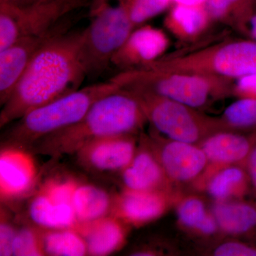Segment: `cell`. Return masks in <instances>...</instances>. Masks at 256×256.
<instances>
[{
  "instance_id": "cell-22",
  "label": "cell",
  "mask_w": 256,
  "mask_h": 256,
  "mask_svg": "<svg viewBox=\"0 0 256 256\" xmlns=\"http://www.w3.org/2000/svg\"><path fill=\"white\" fill-rule=\"evenodd\" d=\"M28 212L32 222L41 228H74L78 224L73 205L56 203L42 190L32 198Z\"/></svg>"
},
{
  "instance_id": "cell-28",
  "label": "cell",
  "mask_w": 256,
  "mask_h": 256,
  "mask_svg": "<svg viewBox=\"0 0 256 256\" xmlns=\"http://www.w3.org/2000/svg\"><path fill=\"white\" fill-rule=\"evenodd\" d=\"M12 256H45L42 248L41 228L25 226L16 230L12 244Z\"/></svg>"
},
{
  "instance_id": "cell-32",
  "label": "cell",
  "mask_w": 256,
  "mask_h": 256,
  "mask_svg": "<svg viewBox=\"0 0 256 256\" xmlns=\"http://www.w3.org/2000/svg\"><path fill=\"white\" fill-rule=\"evenodd\" d=\"M252 149L246 162L245 168L250 180V188L254 196V202L256 203V130L252 131Z\"/></svg>"
},
{
  "instance_id": "cell-33",
  "label": "cell",
  "mask_w": 256,
  "mask_h": 256,
  "mask_svg": "<svg viewBox=\"0 0 256 256\" xmlns=\"http://www.w3.org/2000/svg\"><path fill=\"white\" fill-rule=\"evenodd\" d=\"M240 32L247 38H252L256 41V8Z\"/></svg>"
},
{
  "instance_id": "cell-4",
  "label": "cell",
  "mask_w": 256,
  "mask_h": 256,
  "mask_svg": "<svg viewBox=\"0 0 256 256\" xmlns=\"http://www.w3.org/2000/svg\"><path fill=\"white\" fill-rule=\"evenodd\" d=\"M110 79L121 88L143 89L198 110L233 96V80L205 74L142 68L120 72Z\"/></svg>"
},
{
  "instance_id": "cell-35",
  "label": "cell",
  "mask_w": 256,
  "mask_h": 256,
  "mask_svg": "<svg viewBox=\"0 0 256 256\" xmlns=\"http://www.w3.org/2000/svg\"><path fill=\"white\" fill-rule=\"evenodd\" d=\"M172 1L173 4L200 6V5H204L206 0H172Z\"/></svg>"
},
{
  "instance_id": "cell-17",
  "label": "cell",
  "mask_w": 256,
  "mask_h": 256,
  "mask_svg": "<svg viewBox=\"0 0 256 256\" xmlns=\"http://www.w3.org/2000/svg\"><path fill=\"white\" fill-rule=\"evenodd\" d=\"M128 227L117 217L110 215L88 223H78L74 228L85 240L88 255L105 256L124 246Z\"/></svg>"
},
{
  "instance_id": "cell-8",
  "label": "cell",
  "mask_w": 256,
  "mask_h": 256,
  "mask_svg": "<svg viewBox=\"0 0 256 256\" xmlns=\"http://www.w3.org/2000/svg\"><path fill=\"white\" fill-rule=\"evenodd\" d=\"M72 11L56 0H0V50L22 37L47 33Z\"/></svg>"
},
{
  "instance_id": "cell-26",
  "label": "cell",
  "mask_w": 256,
  "mask_h": 256,
  "mask_svg": "<svg viewBox=\"0 0 256 256\" xmlns=\"http://www.w3.org/2000/svg\"><path fill=\"white\" fill-rule=\"evenodd\" d=\"M224 130L250 132L256 130V99L238 98L218 117Z\"/></svg>"
},
{
  "instance_id": "cell-9",
  "label": "cell",
  "mask_w": 256,
  "mask_h": 256,
  "mask_svg": "<svg viewBox=\"0 0 256 256\" xmlns=\"http://www.w3.org/2000/svg\"><path fill=\"white\" fill-rule=\"evenodd\" d=\"M146 136L148 142L170 182L176 188L192 186L201 178L207 166V159L201 146L175 140L154 131Z\"/></svg>"
},
{
  "instance_id": "cell-27",
  "label": "cell",
  "mask_w": 256,
  "mask_h": 256,
  "mask_svg": "<svg viewBox=\"0 0 256 256\" xmlns=\"http://www.w3.org/2000/svg\"><path fill=\"white\" fill-rule=\"evenodd\" d=\"M124 8L134 28L164 12L173 4L172 0H117Z\"/></svg>"
},
{
  "instance_id": "cell-6",
  "label": "cell",
  "mask_w": 256,
  "mask_h": 256,
  "mask_svg": "<svg viewBox=\"0 0 256 256\" xmlns=\"http://www.w3.org/2000/svg\"><path fill=\"white\" fill-rule=\"evenodd\" d=\"M139 102L156 132L175 140L200 144L218 131L224 130L218 117H212L198 109L136 88H127Z\"/></svg>"
},
{
  "instance_id": "cell-5",
  "label": "cell",
  "mask_w": 256,
  "mask_h": 256,
  "mask_svg": "<svg viewBox=\"0 0 256 256\" xmlns=\"http://www.w3.org/2000/svg\"><path fill=\"white\" fill-rule=\"evenodd\" d=\"M144 68L205 74L235 80L256 74V41L225 40L175 54L164 55Z\"/></svg>"
},
{
  "instance_id": "cell-19",
  "label": "cell",
  "mask_w": 256,
  "mask_h": 256,
  "mask_svg": "<svg viewBox=\"0 0 256 256\" xmlns=\"http://www.w3.org/2000/svg\"><path fill=\"white\" fill-rule=\"evenodd\" d=\"M213 23L204 5L173 4L165 16L164 26L178 41L192 42L206 33Z\"/></svg>"
},
{
  "instance_id": "cell-13",
  "label": "cell",
  "mask_w": 256,
  "mask_h": 256,
  "mask_svg": "<svg viewBox=\"0 0 256 256\" xmlns=\"http://www.w3.org/2000/svg\"><path fill=\"white\" fill-rule=\"evenodd\" d=\"M133 134L108 136L89 142L76 153L82 168L96 172H122L137 151Z\"/></svg>"
},
{
  "instance_id": "cell-34",
  "label": "cell",
  "mask_w": 256,
  "mask_h": 256,
  "mask_svg": "<svg viewBox=\"0 0 256 256\" xmlns=\"http://www.w3.org/2000/svg\"><path fill=\"white\" fill-rule=\"evenodd\" d=\"M58 2L66 5L72 10L78 9L79 8H84L90 4L92 0H56Z\"/></svg>"
},
{
  "instance_id": "cell-18",
  "label": "cell",
  "mask_w": 256,
  "mask_h": 256,
  "mask_svg": "<svg viewBox=\"0 0 256 256\" xmlns=\"http://www.w3.org/2000/svg\"><path fill=\"white\" fill-rule=\"evenodd\" d=\"M220 235L256 240V203L244 200L214 202L210 208Z\"/></svg>"
},
{
  "instance_id": "cell-20",
  "label": "cell",
  "mask_w": 256,
  "mask_h": 256,
  "mask_svg": "<svg viewBox=\"0 0 256 256\" xmlns=\"http://www.w3.org/2000/svg\"><path fill=\"white\" fill-rule=\"evenodd\" d=\"M174 206L178 225L188 233L206 239L220 234L212 210L201 197L182 193Z\"/></svg>"
},
{
  "instance_id": "cell-31",
  "label": "cell",
  "mask_w": 256,
  "mask_h": 256,
  "mask_svg": "<svg viewBox=\"0 0 256 256\" xmlns=\"http://www.w3.org/2000/svg\"><path fill=\"white\" fill-rule=\"evenodd\" d=\"M16 230L12 224L3 220L0 224V256H12V244Z\"/></svg>"
},
{
  "instance_id": "cell-11",
  "label": "cell",
  "mask_w": 256,
  "mask_h": 256,
  "mask_svg": "<svg viewBox=\"0 0 256 256\" xmlns=\"http://www.w3.org/2000/svg\"><path fill=\"white\" fill-rule=\"evenodd\" d=\"M252 142V131L220 130L205 138L198 146L206 154V169L192 188L203 191L208 178L218 170L232 165L245 166Z\"/></svg>"
},
{
  "instance_id": "cell-25",
  "label": "cell",
  "mask_w": 256,
  "mask_h": 256,
  "mask_svg": "<svg viewBox=\"0 0 256 256\" xmlns=\"http://www.w3.org/2000/svg\"><path fill=\"white\" fill-rule=\"evenodd\" d=\"M204 6L213 22L240 32L256 8V0H206Z\"/></svg>"
},
{
  "instance_id": "cell-29",
  "label": "cell",
  "mask_w": 256,
  "mask_h": 256,
  "mask_svg": "<svg viewBox=\"0 0 256 256\" xmlns=\"http://www.w3.org/2000/svg\"><path fill=\"white\" fill-rule=\"evenodd\" d=\"M210 254L214 256H256V244L242 239H226L210 248Z\"/></svg>"
},
{
  "instance_id": "cell-1",
  "label": "cell",
  "mask_w": 256,
  "mask_h": 256,
  "mask_svg": "<svg viewBox=\"0 0 256 256\" xmlns=\"http://www.w3.org/2000/svg\"><path fill=\"white\" fill-rule=\"evenodd\" d=\"M88 77L84 32H56L38 50L0 112L4 128L80 89Z\"/></svg>"
},
{
  "instance_id": "cell-30",
  "label": "cell",
  "mask_w": 256,
  "mask_h": 256,
  "mask_svg": "<svg viewBox=\"0 0 256 256\" xmlns=\"http://www.w3.org/2000/svg\"><path fill=\"white\" fill-rule=\"evenodd\" d=\"M232 95L237 98L256 99V74L234 80Z\"/></svg>"
},
{
  "instance_id": "cell-7",
  "label": "cell",
  "mask_w": 256,
  "mask_h": 256,
  "mask_svg": "<svg viewBox=\"0 0 256 256\" xmlns=\"http://www.w3.org/2000/svg\"><path fill=\"white\" fill-rule=\"evenodd\" d=\"M89 24L84 28V52L88 76L105 72L114 54L134 26L117 0H92Z\"/></svg>"
},
{
  "instance_id": "cell-21",
  "label": "cell",
  "mask_w": 256,
  "mask_h": 256,
  "mask_svg": "<svg viewBox=\"0 0 256 256\" xmlns=\"http://www.w3.org/2000/svg\"><path fill=\"white\" fill-rule=\"evenodd\" d=\"M214 202L244 200L252 193L250 180L245 166L232 165L212 175L204 188Z\"/></svg>"
},
{
  "instance_id": "cell-3",
  "label": "cell",
  "mask_w": 256,
  "mask_h": 256,
  "mask_svg": "<svg viewBox=\"0 0 256 256\" xmlns=\"http://www.w3.org/2000/svg\"><path fill=\"white\" fill-rule=\"evenodd\" d=\"M120 88L110 79L80 88L30 111L15 121L14 126L4 133L3 148H18L28 151L38 140L78 122L96 101Z\"/></svg>"
},
{
  "instance_id": "cell-10",
  "label": "cell",
  "mask_w": 256,
  "mask_h": 256,
  "mask_svg": "<svg viewBox=\"0 0 256 256\" xmlns=\"http://www.w3.org/2000/svg\"><path fill=\"white\" fill-rule=\"evenodd\" d=\"M181 191H133L124 188L112 198L110 215L129 226L140 227L154 222L174 206Z\"/></svg>"
},
{
  "instance_id": "cell-24",
  "label": "cell",
  "mask_w": 256,
  "mask_h": 256,
  "mask_svg": "<svg viewBox=\"0 0 256 256\" xmlns=\"http://www.w3.org/2000/svg\"><path fill=\"white\" fill-rule=\"evenodd\" d=\"M41 238L45 256L88 255L85 240L74 228H41Z\"/></svg>"
},
{
  "instance_id": "cell-16",
  "label": "cell",
  "mask_w": 256,
  "mask_h": 256,
  "mask_svg": "<svg viewBox=\"0 0 256 256\" xmlns=\"http://www.w3.org/2000/svg\"><path fill=\"white\" fill-rule=\"evenodd\" d=\"M32 153L18 148H3L0 154V193L3 200L26 194L34 184L37 169Z\"/></svg>"
},
{
  "instance_id": "cell-23",
  "label": "cell",
  "mask_w": 256,
  "mask_h": 256,
  "mask_svg": "<svg viewBox=\"0 0 256 256\" xmlns=\"http://www.w3.org/2000/svg\"><path fill=\"white\" fill-rule=\"evenodd\" d=\"M112 198L102 188L92 184H78L74 192L73 206L78 223L99 220L110 213Z\"/></svg>"
},
{
  "instance_id": "cell-12",
  "label": "cell",
  "mask_w": 256,
  "mask_h": 256,
  "mask_svg": "<svg viewBox=\"0 0 256 256\" xmlns=\"http://www.w3.org/2000/svg\"><path fill=\"white\" fill-rule=\"evenodd\" d=\"M170 45L169 37L164 30L141 25L134 28L116 52L111 65L120 72L144 68L164 56Z\"/></svg>"
},
{
  "instance_id": "cell-14",
  "label": "cell",
  "mask_w": 256,
  "mask_h": 256,
  "mask_svg": "<svg viewBox=\"0 0 256 256\" xmlns=\"http://www.w3.org/2000/svg\"><path fill=\"white\" fill-rule=\"evenodd\" d=\"M140 140L132 161L121 172L124 188L133 191H181L166 176L146 134L142 133Z\"/></svg>"
},
{
  "instance_id": "cell-2",
  "label": "cell",
  "mask_w": 256,
  "mask_h": 256,
  "mask_svg": "<svg viewBox=\"0 0 256 256\" xmlns=\"http://www.w3.org/2000/svg\"><path fill=\"white\" fill-rule=\"evenodd\" d=\"M146 122L137 99L128 90L120 88L96 101L78 122L38 140L28 151L53 158L75 154L100 138L136 136Z\"/></svg>"
},
{
  "instance_id": "cell-15",
  "label": "cell",
  "mask_w": 256,
  "mask_h": 256,
  "mask_svg": "<svg viewBox=\"0 0 256 256\" xmlns=\"http://www.w3.org/2000/svg\"><path fill=\"white\" fill-rule=\"evenodd\" d=\"M58 26L46 34L22 37L0 50V104L10 98L28 64L42 45L60 30Z\"/></svg>"
}]
</instances>
